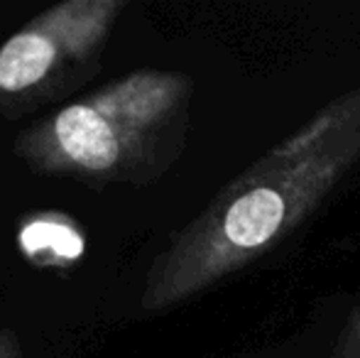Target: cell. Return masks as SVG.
<instances>
[{"instance_id": "1", "label": "cell", "mask_w": 360, "mask_h": 358, "mask_svg": "<svg viewBox=\"0 0 360 358\" xmlns=\"http://www.w3.org/2000/svg\"><path fill=\"white\" fill-rule=\"evenodd\" d=\"M358 165L360 87L328 101L169 241L145 275L140 312L174 309L267 255Z\"/></svg>"}, {"instance_id": "2", "label": "cell", "mask_w": 360, "mask_h": 358, "mask_svg": "<svg viewBox=\"0 0 360 358\" xmlns=\"http://www.w3.org/2000/svg\"><path fill=\"white\" fill-rule=\"evenodd\" d=\"M191 94L189 74L135 69L34 120L13 150L39 177L152 184L184 150Z\"/></svg>"}, {"instance_id": "3", "label": "cell", "mask_w": 360, "mask_h": 358, "mask_svg": "<svg viewBox=\"0 0 360 358\" xmlns=\"http://www.w3.org/2000/svg\"><path fill=\"white\" fill-rule=\"evenodd\" d=\"M128 0H62L0 44V120L57 103L98 74Z\"/></svg>"}, {"instance_id": "4", "label": "cell", "mask_w": 360, "mask_h": 358, "mask_svg": "<svg viewBox=\"0 0 360 358\" xmlns=\"http://www.w3.org/2000/svg\"><path fill=\"white\" fill-rule=\"evenodd\" d=\"M20 250L37 268H72L84 255V234L79 224L59 211H39L20 226Z\"/></svg>"}, {"instance_id": "5", "label": "cell", "mask_w": 360, "mask_h": 358, "mask_svg": "<svg viewBox=\"0 0 360 358\" xmlns=\"http://www.w3.org/2000/svg\"><path fill=\"white\" fill-rule=\"evenodd\" d=\"M328 358H360V312L353 314V319L348 321V326L338 336Z\"/></svg>"}, {"instance_id": "6", "label": "cell", "mask_w": 360, "mask_h": 358, "mask_svg": "<svg viewBox=\"0 0 360 358\" xmlns=\"http://www.w3.org/2000/svg\"><path fill=\"white\" fill-rule=\"evenodd\" d=\"M0 358H22V344L15 331L0 329Z\"/></svg>"}]
</instances>
